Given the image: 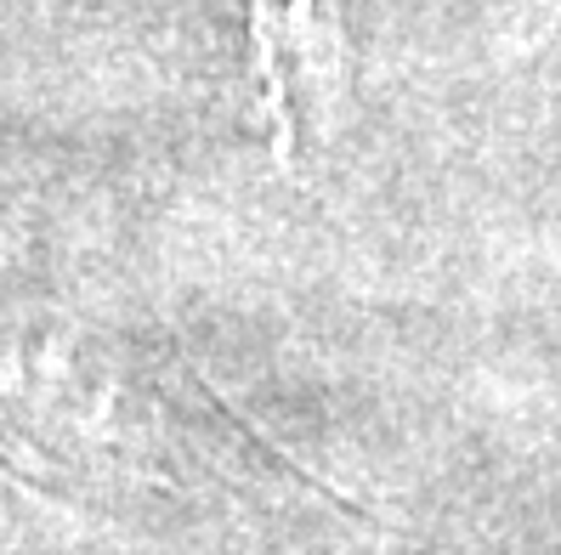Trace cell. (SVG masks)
I'll return each instance as SVG.
<instances>
[{"label": "cell", "mask_w": 561, "mask_h": 555, "mask_svg": "<svg viewBox=\"0 0 561 555\" xmlns=\"http://www.w3.org/2000/svg\"><path fill=\"white\" fill-rule=\"evenodd\" d=\"M255 51L267 74V108L278 119V148L295 159L307 142L335 130V18L323 0H255Z\"/></svg>", "instance_id": "cell-1"}]
</instances>
